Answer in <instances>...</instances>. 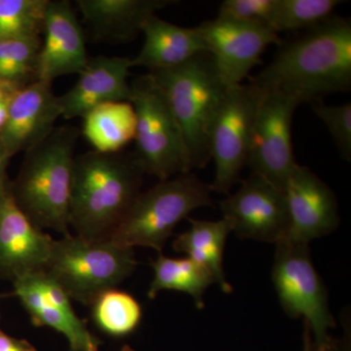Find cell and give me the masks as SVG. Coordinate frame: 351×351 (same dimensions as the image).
Segmentation results:
<instances>
[{
    "instance_id": "6da1fadb",
    "label": "cell",
    "mask_w": 351,
    "mask_h": 351,
    "mask_svg": "<svg viewBox=\"0 0 351 351\" xmlns=\"http://www.w3.org/2000/svg\"><path fill=\"white\" fill-rule=\"evenodd\" d=\"M301 105L351 86V25L332 15L282 44L271 63L251 80Z\"/></svg>"
},
{
    "instance_id": "7a4b0ae2",
    "label": "cell",
    "mask_w": 351,
    "mask_h": 351,
    "mask_svg": "<svg viewBox=\"0 0 351 351\" xmlns=\"http://www.w3.org/2000/svg\"><path fill=\"white\" fill-rule=\"evenodd\" d=\"M144 174L136 156L93 151L75 156L69 213L75 235L110 239L140 195Z\"/></svg>"
},
{
    "instance_id": "3957f363",
    "label": "cell",
    "mask_w": 351,
    "mask_h": 351,
    "mask_svg": "<svg viewBox=\"0 0 351 351\" xmlns=\"http://www.w3.org/2000/svg\"><path fill=\"white\" fill-rule=\"evenodd\" d=\"M80 131L56 127L25 152L17 179L10 184L15 202L39 230L69 234V199Z\"/></svg>"
},
{
    "instance_id": "277c9868",
    "label": "cell",
    "mask_w": 351,
    "mask_h": 351,
    "mask_svg": "<svg viewBox=\"0 0 351 351\" xmlns=\"http://www.w3.org/2000/svg\"><path fill=\"white\" fill-rule=\"evenodd\" d=\"M181 130L191 171L209 162V134L217 110L225 96L213 58L196 55L175 68L152 71Z\"/></svg>"
},
{
    "instance_id": "5b68a950",
    "label": "cell",
    "mask_w": 351,
    "mask_h": 351,
    "mask_svg": "<svg viewBox=\"0 0 351 351\" xmlns=\"http://www.w3.org/2000/svg\"><path fill=\"white\" fill-rule=\"evenodd\" d=\"M137 263L134 249L112 239H86L69 233L54 239L43 271L69 299L92 306L99 295L131 276Z\"/></svg>"
},
{
    "instance_id": "8992f818",
    "label": "cell",
    "mask_w": 351,
    "mask_h": 351,
    "mask_svg": "<svg viewBox=\"0 0 351 351\" xmlns=\"http://www.w3.org/2000/svg\"><path fill=\"white\" fill-rule=\"evenodd\" d=\"M210 184L186 173L140 193L110 239L126 248L162 251L176 226L198 208L213 206Z\"/></svg>"
},
{
    "instance_id": "52a82bcc",
    "label": "cell",
    "mask_w": 351,
    "mask_h": 351,
    "mask_svg": "<svg viewBox=\"0 0 351 351\" xmlns=\"http://www.w3.org/2000/svg\"><path fill=\"white\" fill-rule=\"evenodd\" d=\"M136 114V157L147 174L160 181L191 173L180 127L151 73L130 83Z\"/></svg>"
},
{
    "instance_id": "ba28073f",
    "label": "cell",
    "mask_w": 351,
    "mask_h": 351,
    "mask_svg": "<svg viewBox=\"0 0 351 351\" xmlns=\"http://www.w3.org/2000/svg\"><path fill=\"white\" fill-rule=\"evenodd\" d=\"M272 281L284 311L304 318L314 335L317 351H332L328 331L336 326L326 287L314 269L308 244L283 240L276 244Z\"/></svg>"
},
{
    "instance_id": "9c48e42d",
    "label": "cell",
    "mask_w": 351,
    "mask_h": 351,
    "mask_svg": "<svg viewBox=\"0 0 351 351\" xmlns=\"http://www.w3.org/2000/svg\"><path fill=\"white\" fill-rule=\"evenodd\" d=\"M265 91L250 82L226 88L209 134L210 158L215 164L212 191L230 193L248 162L252 132Z\"/></svg>"
},
{
    "instance_id": "30bf717a",
    "label": "cell",
    "mask_w": 351,
    "mask_h": 351,
    "mask_svg": "<svg viewBox=\"0 0 351 351\" xmlns=\"http://www.w3.org/2000/svg\"><path fill=\"white\" fill-rule=\"evenodd\" d=\"M300 104L280 92L265 91L252 132L247 166L284 191L297 162L292 144V122Z\"/></svg>"
},
{
    "instance_id": "8fae6325",
    "label": "cell",
    "mask_w": 351,
    "mask_h": 351,
    "mask_svg": "<svg viewBox=\"0 0 351 351\" xmlns=\"http://www.w3.org/2000/svg\"><path fill=\"white\" fill-rule=\"evenodd\" d=\"M219 207L240 239L277 244L287 237L290 221L285 193L261 176L251 174Z\"/></svg>"
},
{
    "instance_id": "7c38bea8",
    "label": "cell",
    "mask_w": 351,
    "mask_h": 351,
    "mask_svg": "<svg viewBox=\"0 0 351 351\" xmlns=\"http://www.w3.org/2000/svg\"><path fill=\"white\" fill-rule=\"evenodd\" d=\"M196 27L226 86L243 83L261 63L265 50L271 44H281L278 34L263 25L216 18Z\"/></svg>"
},
{
    "instance_id": "4fadbf2b",
    "label": "cell",
    "mask_w": 351,
    "mask_h": 351,
    "mask_svg": "<svg viewBox=\"0 0 351 351\" xmlns=\"http://www.w3.org/2000/svg\"><path fill=\"white\" fill-rule=\"evenodd\" d=\"M15 294L36 327H50L68 339L69 351H99L100 339L88 330L73 311L63 288L44 271L13 281Z\"/></svg>"
},
{
    "instance_id": "5bb4252c",
    "label": "cell",
    "mask_w": 351,
    "mask_h": 351,
    "mask_svg": "<svg viewBox=\"0 0 351 351\" xmlns=\"http://www.w3.org/2000/svg\"><path fill=\"white\" fill-rule=\"evenodd\" d=\"M289 232L285 240L308 244L338 228V203L334 193L306 166L297 163L285 189Z\"/></svg>"
},
{
    "instance_id": "9a60e30c",
    "label": "cell",
    "mask_w": 351,
    "mask_h": 351,
    "mask_svg": "<svg viewBox=\"0 0 351 351\" xmlns=\"http://www.w3.org/2000/svg\"><path fill=\"white\" fill-rule=\"evenodd\" d=\"M62 117L59 97L49 83L36 80L15 92L0 131V145L7 156L27 152L43 142Z\"/></svg>"
},
{
    "instance_id": "2e32d148",
    "label": "cell",
    "mask_w": 351,
    "mask_h": 351,
    "mask_svg": "<svg viewBox=\"0 0 351 351\" xmlns=\"http://www.w3.org/2000/svg\"><path fill=\"white\" fill-rule=\"evenodd\" d=\"M53 242L20 209L9 184L0 195V276L14 281L43 271Z\"/></svg>"
},
{
    "instance_id": "e0dca14e",
    "label": "cell",
    "mask_w": 351,
    "mask_h": 351,
    "mask_svg": "<svg viewBox=\"0 0 351 351\" xmlns=\"http://www.w3.org/2000/svg\"><path fill=\"white\" fill-rule=\"evenodd\" d=\"M38 64V80L52 84L64 75H80L89 61L84 32L69 1L48 2Z\"/></svg>"
},
{
    "instance_id": "ac0fdd59",
    "label": "cell",
    "mask_w": 351,
    "mask_h": 351,
    "mask_svg": "<svg viewBox=\"0 0 351 351\" xmlns=\"http://www.w3.org/2000/svg\"><path fill=\"white\" fill-rule=\"evenodd\" d=\"M130 58L99 56L89 59L80 78L59 97L62 117H83L93 108L110 101H129Z\"/></svg>"
},
{
    "instance_id": "d6986e66",
    "label": "cell",
    "mask_w": 351,
    "mask_h": 351,
    "mask_svg": "<svg viewBox=\"0 0 351 351\" xmlns=\"http://www.w3.org/2000/svg\"><path fill=\"white\" fill-rule=\"evenodd\" d=\"M175 3L170 0H77L82 19L95 39L129 41L142 32L145 21Z\"/></svg>"
},
{
    "instance_id": "ffe728a7",
    "label": "cell",
    "mask_w": 351,
    "mask_h": 351,
    "mask_svg": "<svg viewBox=\"0 0 351 351\" xmlns=\"http://www.w3.org/2000/svg\"><path fill=\"white\" fill-rule=\"evenodd\" d=\"M145 43L138 56L131 59L132 68L142 66L152 71L175 68L196 55L207 52L197 27L171 24L152 15L142 27Z\"/></svg>"
},
{
    "instance_id": "44dd1931",
    "label": "cell",
    "mask_w": 351,
    "mask_h": 351,
    "mask_svg": "<svg viewBox=\"0 0 351 351\" xmlns=\"http://www.w3.org/2000/svg\"><path fill=\"white\" fill-rule=\"evenodd\" d=\"M188 219L191 228L178 235L173 241V249L186 254V257L209 270L221 290L230 294L232 286L226 280L223 265L226 239L232 232V226L223 218L219 221Z\"/></svg>"
},
{
    "instance_id": "7402d4cb",
    "label": "cell",
    "mask_w": 351,
    "mask_h": 351,
    "mask_svg": "<svg viewBox=\"0 0 351 351\" xmlns=\"http://www.w3.org/2000/svg\"><path fill=\"white\" fill-rule=\"evenodd\" d=\"M82 133L95 151L119 152L134 140L136 114L130 101H110L82 117Z\"/></svg>"
},
{
    "instance_id": "603a6c76",
    "label": "cell",
    "mask_w": 351,
    "mask_h": 351,
    "mask_svg": "<svg viewBox=\"0 0 351 351\" xmlns=\"http://www.w3.org/2000/svg\"><path fill=\"white\" fill-rule=\"evenodd\" d=\"M152 267L154 279L147 291V297L152 300L156 299L160 291H180L191 295L196 307L202 309L205 291L216 283L209 270L188 257L168 258L160 253L152 261Z\"/></svg>"
},
{
    "instance_id": "cb8c5ba5",
    "label": "cell",
    "mask_w": 351,
    "mask_h": 351,
    "mask_svg": "<svg viewBox=\"0 0 351 351\" xmlns=\"http://www.w3.org/2000/svg\"><path fill=\"white\" fill-rule=\"evenodd\" d=\"M91 306L97 326L112 336L130 334L142 319L140 304L128 293L117 288L99 295Z\"/></svg>"
},
{
    "instance_id": "d4e9b609",
    "label": "cell",
    "mask_w": 351,
    "mask_h": 351,
    "mask_svg": "<svg viewBox=\"0 0 351 351\" xmlns=\"http://www.w3.org/2000/svg\"><path fill=\"white\" fill-rule=\"evenodd\" d=\"M339 0H276L267 27L279 32L306 31L332 17Z\"/></svg>"
},
{
    "instance_id": "484cf974",
    "label": "cell",
    "mask_w": 351,
    "mask_h": 351,
    "mask_svg": "<svg viewBox=\"0 0 351 351\" xmlns=\"http://www.w3.org/2000/svg\"><path fill=\"white\" fill-rule=\"evenodd\" d=\"M41 39L0 40V82L23 88L38 80Z\"/></svg>"
},
{
    "instance_id": "4316f807",
    "label": "cell",
    "mask_w": 351,
    "mask_h": 351,
    "mask_svg": "<svg viewBox=\"0 0 351 351\" xmlns=\"http://www.w3.org/2000/svg\"><path fill=\"white\" fill-rule=\"evenodd\" d=\"M49 0H0V40L40 38Z\"/></svg>"
},
{
    "instance_id": "83f0119b",
    "label": "cell",
    "mask_w": 351,
    "mask_h": 351,
    "mask_svg": "<svg viewBox=\"0 0 351 351\" xmlns=\"http://www.w3.org/2000/svg\"><path fill=\"white\" fill-rule=\"evenodd\" d=\"M313 110L326 125L341 156L346 161L351 159V104L329 106L321 101H313Z\"/></svg>"
},
{
    "instance_id": "f1b7e54d",
    "label": "cell",
    "mask_w": 351,
    "mask_h": 351,
    "mask_svg": "<svg viewBox=\"0 0 351 351\" xmlns=\"http://www.w3.org/2000/svg\"><path fill=\"white\" fill-rule=\"evenodd\" d=\"M274 5L276 0H226L219 5L217 18L267 27Z\"/></svg>"
},
{
    "instance_id": "f546056e",
    "label": "cell",
    "mask_w": 351,
    "mask_h": 351,
    "mask_svg": "<svg viewBox=\"0 0 351 351\" xmlns=\"http://www.w3.org/2000/svg\"><path fill=\"white\" fill-rule=\"evenodd\" d=\"M0 351H38L25 339L8 336L0 330Z\"/></svg>"
},
{
    "instance_id": "4dcf8cb0",
    "label": "cell",
    "mask_w": 351,
    "mask_h": 351,
    "mask_svg": "<svg viewBox=\"0 0 351 351\" xmlns=\"http://www.w3.org/2000/svg\"><path fill=\"white\" fill-rule=\"evenodd\" d=\"M18 90L19 89L7 90L4 93L0 95V131L3 128L4 123H5L11 99Z\"/></svg>"
},
{
    "instance_id": "1f68e13d",
    "label": "cell",
    "mask_w": 351,
    "mask_h": 351,
    "mask_svg": "<svg viewBox=\"0 0 351 351\" xmlns=\"http://www.w3.org/2000/svg\"><path fill=\"white\" fill-rule=\"evenodd\" d=\"M10 157L7 156L3 147L0 145V195L5 191L10 182L7 179V166H8Z\"/></svg>"
},
{
    "instance_id": "d6a6232c",
    "label": "cell",
    "mask_w": 351,
    "mask_h": 351,
    "mask_svg": "<svg viewBox=\"0 0 351 351\" xmlns=\"http://www.w3.org/2000/svg\"><path fill=\"white\" fill-rule=\"evenodd\" d=\"M302 351H317V348L314 345L311 328L306 322H304V350Z\"/></svg>"
},
{
    "instance_id": "836d02e7",
    "label": "cell",
    "mask_w": 351,
    "mask_h": 351,
    "mask_svg": "<svg viewBox=\"0 0 351 351\" xmlns=\"http://www.w3.org/2000/svg\"><path fill=\"white\" fill-rule=\"evenodd\" d=\"M10 89H21V88L13 86V85L7 84V83L0 82V95L4 93V92L7 91V90Z\"/></svg>"
},
{
    "instance_id": "e575fe53",
    "label": "cell",
    "mask_w": 351,
    "mask_h": 351,
    "mask_svg": "<svg viewBox=\"0 0 351 351\" xmlns=\"http://www.w3.org/2000/svg\"><path fill=\"white\" fill-rule=\"evenodd\" d=\"M120 351H134V350H132L130 346H123V348H122L121 350H120Z\"/></svg>"
}]
</instances>
